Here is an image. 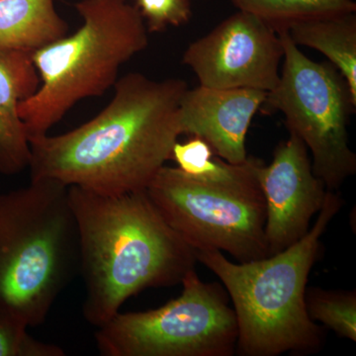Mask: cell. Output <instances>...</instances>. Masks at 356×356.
Returning <instances> with one entry per match:
<instances>
[{
	"instance_id": "obj_1",
	"label": "cell",
	"mask_w": 356,
	"mask_h": 356,
	"mask_svg": "<svg viewBox=\"0 0 356 356\" xmlns=\"http://www.w3.org/2000/svg\"><path fill=\"white\" fill-rule=\"evenodd\" d=\"M109 104L79 128L30 138L31 179H53L103 194L145 191L182 135L184 79L154 81L131 72Z\"/></svg>"
},
{
	"instance_id": "obj_2",
	"label": "cell",
	"mask_w": 356,
	"mask_h": 356,
	"mask_svg": "<svg viewBox=\"0 0 356 356\" xmlns=\"http://www.w3.org/2000/svg\"><path fill=\"white\" fill-rule=\"evenodd\" d=\"M79 236L83 315L102 327L128 299L149 288L181 284L196 252L166 222L146 191L103 194L69 187Z\"/></svg>"
},
{
	"instance_id": "obj_3",
	"label": "cell",
	"mask_w": 356,
	"mask_h": 356,
	"mask_svg": "<svg viewBox=\"0 0 356 356\" xmlns=\"http://www.w3.org/2000/svg\"><path fill=\"white\" fill-rule=\"evenodd\" d=\"M343 200L327 191L308 233L278 254L233 262L218 250H195L196 259L222 281L234 304L236 350L245 356L311 355L324 344L322 327L307 313L309 275L321 252V238Z\"/></svg>"
},
{
	"instance_id": "obj_4",
	"label": "cell",
	"mask_w": 356,
	"mask_h": 356,
	"mask_svg": "<svg viewBox=\"0 0 356 356\" xmlns=\"http://www.w3.org/2000/svg\"><path fill=\"white\" fill-rule=\"evenodd\" d=\"M76 273L79 236L69 187L31 179L0 193V308L38 327Z\"/></svg>"
},
{
	"instance_id": "obj_5",
	"label": "cell",
	"mask_w": 356,
	"mask_h": 356,
	"mask_svg": "<svg viewBox=\"0 0 356 356\" xmlns=\"http://www.w3.org/2000/svg\"><path fill=\"white\" fill-rule=\"evenodd\" d=\"M74 7L81 28L32 54L40 86L18 106L29 139L47 135L81 100L104 95L122 65L149 44L144 18L127 0H81Z\"/></svg>"
},
{
	"instance_id": "obj_6",
	"label": "cell",
	"mask_w": 356,
	"mask_h": 356,
	"mask_svg": "<svg viewBox=\"0 0 356 356\" xmlns=\"http://www.w3.org/2000/svg\"><path fill=\"white\" fill-rule=\"evenodd\" d=\"M181 295L154 310L119 312L97 327L103 356H231L238 329L229 295L204 282L196 269L181 282Z\"/></svg>"
},
{
	"instance_id": "obj_7",
	"label": "cell",
	"mask_w": 356,
	"mask_h": 356,
	"mask_svg": "<svg viewBox=\"0 0 356 356\" xmlns=\"http://www.w3.org/2000/svg\"><path fill=\"white\" fill-rule=\"evenodd\" d=\"M280 36L284 51L280 81L264 105L284 115L289 133L301 139L311 154L316 177L327 191H337L356 172L348 138L356 99L334 65L307 57L287 31Z\"/></svg>"
},
{
	"instance_id": "obj_8",
	"label": "cell",
	"mask_w": 356,
	"mask_h": 356,
	"mask_svg": "<svg viewBox=\"0 0 356 356\" xmlns=\"http://www.w3.org/2000/svg\"><path fill=\"white\" fill-rule=\"evenodd\" d=\"M146 192L166 222L194 250H218L238 262L270 257L266 201L257 178L218 184L165 165Z\"/></svg>"
},
{
	"instance_id": "obj_9",
	"label": "cell",
	"mask_w": 356,
	"mask_h": 356,
	"mask_svg": "<svg viewBox=\"0 0 356 356\" xmlns=\"http://www.w3.org/2000/svg\"><path fill=\"white\" fill-rule=\"evenodd\" d=\"M280 33L252 14L236 11L187 47L182 62L212 88L273 90L283 60Z\"/></svg>"
},
{
	"instance_id": "obj_10",
	"label": "cell",
	"mask_w": 356,
	"mask_h": 356,
	"mask_svg": "<svg viewBox=\"0 0 356 356\" xmlns=\"http://www.w3.org/2000/svg\"><path fill=\"white\" fill-rule=\"evenodd\" d=\"M255 177L266 201L269 255L278 254L307 235L327 189L313 172L305 144L292 133L276 147L269 165L259 159Z\"/></svg>"
},
{
	"instance_id": "obj_11",
	"label": "cell",
	"mask_w": 356,
	"mask_h": 356,
	"mask_svg": "<svg viewBox=\"0 0 356 356\" xmlns=\"http://www.w3.org/2000/svg\"><path fill=\"white\" fill-rule=\"evenodd\" d=\"M267 93L250 88H188L180 102L181 132L207 143L227 163H245L248 129Z\"/></svg>"
},
{
	"instance_id": "obj_12",
	"label": "cell",
	"mask_w": 356,
	"mask_h": 356,
	"mask_svg": "<svg viewBox=\"0 0 356 356\" xmlns=\"http://www.w3.org/2000/svg\"><path fill=\"white\" fill-rule=\"evenodd\" d=\"M32 54L0 50V173L17 175L29 168L31 147L18 113L21 102L38 90Z\"/></svg>"
},
{
	"instance_id": "obj_13",
	"label": "cell",
	"mask_w": 356,
	"mask_h": 356,
	"mask_svg": "<svg viewBox=\"0 0 356 356\" xmlns=\"http://www.w3.org/2000/svg\"><path fill=\"white\" fill-rule=\"evenodd\" d=\"M67 32L54 0H0V50L33 54Z\"/></svg>"
},
{
	"instance_id": "obj_14",
	"label": "cell",
	"mask_w": 356,
	"mask_h": 356,
	"mask_svg": "<svg viewBox=\"0 0 356 356\" xmlns=\"http://www.w3.org/2000/svg\"><path fill=\"white\" fill-rule=\"evenodd\" d=\"M287 33L297 46L322 53L341 72L356 99L355 13L300 21Z\"/></svg>"
},
{
	"instance_id": "obj_15",
	"label": "cell",
	"mask_w": 356,
	"mask_h": 356,
	"mask_svg": "<svg viewBox=\"0 0 356 356\" xmlns=\"http://www.w3.org/2000/svg\"><path fill=\"white\" fill-rule=\"evenodd\" d=\"M238 11L266 21L276 32L311 18L356 13L355 0H229Z\"/></svg>"
},
{
	"instance_id": "obj_16",
	"label": "cell",
	"mask_w": 356,
	"mask_h": 356,
	"mask_svg": "<svg viewBox=\"0 0 356 356\" xmlns=\"http://www.w3.org/2000/svg\"><path fill=\"white\" fill-rule=\"evenodd\" d=\"M172 159L186 175L205 181L218 184H242L255 179V168L259 159L248 156L245 163L233 165L214 158V152L207 143L193 137L187 142H177Z\"/></svg>"
},
{
	"instance_id": "obj_17",
	"label": "cell",
	"mask_w": 356,
	"mask_h": 356,
	"mask_svg": "<svg viewBox=\"0 0 356 356\" xmlns=\"http://www.w3.org/2000/svg\"><path fill=\"white\" fill-rule=\"evenodd\" d=\"M306 308L314 322L322 323L337 336L356 341L355 291L307 288Z\"/></svg>"
},
{
	"instance_id": "obj_18",
	"label": "cell",
	"mask_w": 356,
	"mask_h": 356,
	"mask_svg": "<svg viewBox=\"0 0 356 356\" xmlns=\"http://www.w3.org/2000/svg\"><path fill=\"white\" fill-rule=\"evenodd\" d=\"M28 325L0 308V356H65L56 344L44 343L28 332Z\"/></svg>"
},
{
	"instance_id": "obj_19",
	"label": "cell",
	"mask_w": 356,
	"mask_h": 356,
	"mask_svg": "<svg viewBox=\"0 0 356 356\" xmlns=\"http://www.w3.org/2000/svg\"><path fill=\"white\" fill-rule=\"evenodd\" d=\"M149 32H159L168 26L178 27L191 17V0H135Z\"/></svg>"
}]
</instances>
